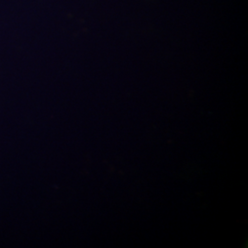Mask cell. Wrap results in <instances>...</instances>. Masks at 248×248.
I'll return each instance as SVG.
<instances>
[]
</instances>
